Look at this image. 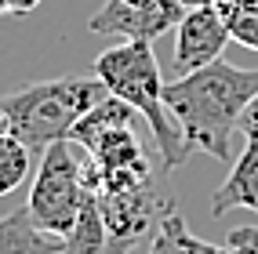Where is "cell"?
I'll list each match as a JSON object with an SVG mask.
<instances>
[{
	"mask_svg": "<svg viewBox=\"0 0 258 254\" xmlns=\"http://www.w3.org/2000/svg\"><path fill=\"white\" fill-rule=\"evenodd\" d=\"M254 95L258 69H244L222 58L164 83V102L178 120L189 149H200L222 163H229V138L236 134L240 113Z\"/></svg>",
	"mask_w": 258,
	"mask_h": 254,
	"instance_id": "cell-1",
	"label": "cell"
},
{
	"mask_svg": "<svg viewBox=\"0 0 258 254\" xmlns=\"http://www.w3.org/2000/svg\"><path fill=\"white\" fill-rule=\"evenodd\" d=\"M95 76L109 88V95L124 98L127 106L149 124V134L160 149V171L171 175L193 156L178 120L164 102V76L153 55V40H124L106 47L95 58Z\"/></svg>",
	"mask_w": 258,
	"mask_h": 254,
	"instance_id": "cell-2",
	"label": "cell"
},
{
	"mask_svg": "<svg viewBox=\"0 0 258 254\" xmlns=\"http://www.w3.org/2000/svg\"><path fill=\"white\" fill-rule=\"evenodd\" d=\"M109 95V88L98 76H58V80H37L26 88L0 95V116L8 124V134L29 145L37 156L51 142L70 138L77 120L91 106H98Z\"/></svg>",
	"mask_w": 258,
	"mask_h": 254,
	"instance_id": "cell-3",
	"label": "cell"
},
{
	"mask_svg": "<svg viewBox=\"0 0 258 254\" xmlns=\"http://www.w3.org/2000/svg\"><path fill=\"white\" fill-rule=\"evenodd\" d=\"M95 189H98V171L91 152L80 149L73 138H62L40 152V167L29 185L26 211L37 229L51 236H66L77 225L84 203Z\"/></svg>",
	"mask_w": 258,
	"mask_h": 254,
	"instance_id": "cell-4",
	"label": "cell"
},
{
	"mask_svg": "<svg viewBox=\"0 0 258 254\" xmlns=\"http://www.w3.org/2000/svg\"><path fill=\"white\" fill-rule=\"evenodd\" d=\"M95 196H98V211L106 222L113 254H135L149 232H157L160 218L175 211V200L164 196L153 182L124 193H95Z\"/></svg>",
	"mask_w": 258,
	"mask_h": 254,
	"instance_id": "cell-5",
	"label": "cell"
},
{
	"mask_svg": "<svg viewBox=\"0 0 258 254\" xmlns=\"http://www.w3.org/2000/svg\"><path fill=\"white\" fill-rule=\"evenodd\" d=\"M229 40L233 37H229L226 19H222L208 0L193 4L182 15V22L175 26V69H178V76L218 62Z\"/></svg>",
	"mask_w": 258,
	"mask_h": 254,
	"instance_id": "cell-6",
	"label": "cell"
},
{
	"mask_svg": "<svg viewBox=\"0 0 258 254\" xmlns=\"http://www.w3.org/2000/svg\"><path fill=\"white\" fill-rule=\"evenodd\" d=\"M233 207H247L258 214V142H244V152L233 160L229 178L211 196V218H222Z\"/></svg>",
	"mask_w": 258,
	"mask_h": 254,
	"instance_id": "cell-7",
	"label": "cell"
},
{
	"mask_svg": "<svg viewBox=\"0 0 258 254\" xmlns=\"http://www.w3.org/2000/svg\"><path fill=\"white\" fill-rule=\"evenodd\" d=\"M0 254H62V236L33 225L26 207L0 218Z\"/></svg>",
	"mask_w": 258,
	"mask_h": 254,
	"instance_id": "cell-8",
	"label": "cell"
},
{
	"mask_svg": "<svg viewBox=\"0 0 258 254\" xmlns=\"http://www.w3.org/2000/svg\"><path fill=\"white\" fill-rule=\"evenodd\" d=\"M146 254H233V250H229V243H208V240H200V236H193L189 225H185V218L175 207V211H167L160 218L157 232L149 236Z\"/></svg>",
	"mask_w": 258,
	"mask_h": 254,
	"instance_id": "cell-9",
	"label": "cell"
},
{
	"mask_svg": "<svg viewBox=\"0 0 258 254\" xmlns=\"http://www.w3.org/2000/svg\"><path fill=\"white\" fill-rule=\"evenodd\" d=\"M62 254H113L109 232H106V222H102V211H98V196L95 193L88 196V203H84L77 225L62 236Z\"/></svg>",
	"mask_w": 258,
	"mask_h": 254,
	"instance_id": "cell-10",
	"label": "cell"
},
{
	"mask_svg": "<svg viewBox=\"0 0 258 254\" xmlns=\"http://www.w3.org/2000/svg\"><path fill=\"white\" fill-rule=\"evenodd\" d=\"M226 19L229 37L244 44L247 51H258V0H208Z\"/></svg>",
	"mask_w": 258,
	"mask_h": 254,
	"instance_id": "cell-11",
	"label": "cell"
},
{
	"mask_svg": "<svg viewBox=\"0 0 258 254\" xmlns=\"http://www.w3.org/2000/svg\"><path fill=\"white\" fill-rule=\"evenodd\" d=\"M29 171H33L29 145L19 142L15 134H0V196H11L15 189H22Z\"/></svg>",
	"mask_w": 258,
	"mask_h": 254,
	"instance_id": "cell-12",
	"label": "cell"
},
{
	"mask_svg": "<svg viewBox=\"0 0 258 254\" xmlns=\"http://www.w3.org/2000/svg\"><path fill=\"white\" fill-rule=\"evenodd\" d=\"M226 243L233 254H258V222L254 225H240L226 236Z\"/></svg>",
	"mask_w": 258,
	"mask_h": 254,
	"instance_id": "cell-13",
	"label": "cell"
},
{
	"mask_svg": "<svg viewBox=\"0 0 258 254\" xmlns=\"http://www.w3.org/2000/svg\"><path fill=\"white\" fill-rule=\"evenodd\" d=\"M236 131L244 134V142H258V95L247 102V109L240 113V124H236Z\"/></svg>",
	"mask_w": 258,
	"mask_h": 254,
	"instance_id": "cell-14",
	"label": "cell"
},
{
	"mask_svg": "<svg viewBox=\"0 0 258 254\" xmlns=\"http://www.w3.org/2000/svg\"><path fill=\"white\" fill-rule=\"evenodd\" d=\"M40 8V0H8V15H29V11H37Z\"/></svg>",
	"mask_w": 258,
	"mask_h": 254,
	"instance_id": "cell-15",
	"label": "cell"
},
{
	"mask_svg": "<svg viewBox=\"0 0 258 254\" xmlns=\"http://www.w3.org/2000/svg\"><path fill=\"white\" fill-rule=\"evenodd\" d=\"M0 15H8V0H0Z\"/></svg>",
	"mask_w": 258,
	"mask_h": 254,
	"instance_id": "cell-16",
	"label": "cell"
}]
</instances>
